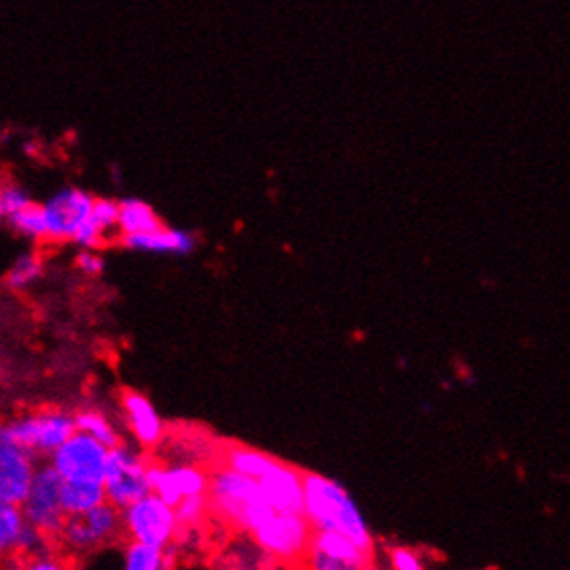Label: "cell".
Here are the masks:
<instances>
[{"label": "cell", "instance_id": "1", "mask_svg": "<svg viewBox=\"0 0 570 570\" xmlns=\"http://www.w3.org/2000/svg\"><path fill=\"white\" fill-rule=\"evenodd\" d=\"M303 515L313 529L342 533L363 552L374 556V536L355 500L339 481L320 473L303 471Z\"/></svg>", "mask_w": 570, "mask_h": 570}, {"label": "cell", "instance_id": "2", "mask_svg": "<svg viewBox=\"0 0 570 570\" xmlns=\"http://www.w3.org/2000/svg\"><path fill=\"white\" fill-rule=\"evenodd\" d=\"M206 498L210 512L247 533H251L274 512L256 479L232 471L225 465L218 471L210 473Z\"/></svg>", "mask_w": 570, "mask_h": 570}, {"label": "cell", "instance_id": "3", "mask_svg": "<svg viewBox=\"0 0 570 570\" xmlns=\"http://www.w3.org/2000/svg\"><path fill=\"white\" fill-rule=\"evenodd\" d=\"M75 432L73 413L65 408H40L0 424V438L17 442L38 456H50Z\"/></svg>", "mask_w": 570, "mask_h": 570}, {"label": "cell", "instance_id": "4", "mask_svg": "<svg viewBox=\"0 0 570 570\" xmlns=\"http://www.w3.org/2000/svg\"><path fill=\"white\" fill-rule=\"evenodd\" d=\"M311 533L313 527L305 515L274 510L249 536L274 562H303L310 550Z\"/></svg>", "mask_w": 570, "mask_h": 570}, {"label": "cell", "instance_id": "5", "mask_svg": "<svg viewBox=\"0 0 570 570\" xmlns=\"http://www.w3.org/2000/svg\"><path fill=\"white\" fill-rule=\"evenodd\" d=\"M121 531V510L111 502H102L83 515L66 517L56 539L66 555L87 556L108 546Z\"/></svg>", "mask_w": 570, "mask_h": 570}, {"label": "cell", "instance_id": "6", "mask_svg": "<svg viewBox=\"0 0 570 570\" xmlns=\"http://www.w3.org/2000/svg\"><path fill=\"white\" fill-rule=\"evenodd\" d=\"M121 522L129 539L147 546L166 548L179 539V522L175 517V508L166 505L154 491L123 508Z\"/></svg>", "mask_w": 570, "mask_h": 570}, {"label": "cell", "instance_id": "7", "mask_svg": "<svg viewBox=\"0 0 570 570\" xmlns=\"http://www.w3.org/2000/svg\"><path fill=\"white\" fill-rule=\"evenodd\" d=\"M147 463L144 456L137 450H133L129 446H125L123 442L116 444L113 448H108V458H106V471H104V494H106V502L116 506L118 510L133 505L135 500L144 498L149 494V484H147Z\"/></svg>", "mask_w": 570, "mask_h": 570}, {"label": "cell", "instance_id": "8", "mask_svg": "<svg viewBox=\"0 0 570 570\" xmlns=\"http://www.w3.org/2000/svg\"><path fill=\"white\" fill-rule=\"evenodd\" d=\"M63 479L61 475L46 465H38L33 475L32 488L25 500L21 502L23 515L33 529H38L44 538L56 539L66 521L65 508L61 500Z\"/></svg>", "mask_w": 570, "mask_h": 570}, {"label": "cell", "instance_id": "9", "mask_svg": "<svg viewBox=\"0 0 570 570\" xmlns=\"http://www.w3.org/2000/svg\"><path fill=\"white\" fill-rule=\"evenodd\" d=\"M108 448L83 432H73L52 455L49 465L63 481H102Z\"/></svg>", "mask_w": 570, "mask_h": 570}, {"label": "cell", "instance_id": "10", "mask_svg": "<svg viewBox=\"0 0 570 570\" xmlns=\"http://www.w3.org/2000/svg\"><path fill=\"white\" fill-rule=\"evenodd\" d=\"M94 196L80 187H61L40 204L46 222V243H71L90 218Z\"/></svg>", "mask_w": 570, "mask_h": 570}, {"label": "cell", "instance_id": "11", "mask_svg": "<svg viewBox=\"0 0 570 570\" xmlns=\"http://www.w3.org/2000/svg\"><path fill=\"white\" fill-rule=\"evenodd\" d=\"M38 456L21 444L0 438V500L21 505L32 488Z\"/></svg>", "mask_w": 570, "mask_h": 570}, {"label": "cell", "instance_id": "12", "mask_svg": "<svg viewBox=\"0 0 570 570\" xmlns=\"http://www.w3.org/2000/svg\"><path fill=\"white\" fill-rule=\"evenodd\" d=\"M147 484L149 489L160 496L166 505H179L185 496H201L208 494L210 475L199 467H163L147 465Z\"/></svg>", "mask_w": 570, "mask_h": 570}, {"label": "cell", "instance_id": "13", "mask_svg": "<svg viewBox=\"0 0 570 570\" xmlns=\"http://www.w3.org/2000/svg\"><path fill=\"white\" fill-rule=\"evenodd\" d=\"M263 498L278 512L303 515V471L289 463L274 460L258 479Z\"/></svg>", "mask_w": 570, "mask_h": 570}, {"label": "cell", "instance_id": "14", "mask_svg": "<svg viewBox=\"0 0 570 570\" xmlns=\"http://www.w3.org/2000/svg\"><path fill=\"white\" fill-rule=\"evenodd\" d=\"M131 436L142 448H156L164 438V424L152 401L142 392L127 391L121 398Z\"/></svg>", "mask_w": 570, "mask_h": 570}, {"label": "cell", "instance_id": "15", "mask_svg": "<svg viewBox=\"0 0 570 570\" xmlns=\"http://www.w3.org/2000/svg\"><path fill=\"white\" fill-rule=\"evenodd\" d=\"M121 243L131 251L142 253H170V256H185L196 249V237L187 230L179 228L160 227L142 235L121 237Z\"/></svg>", "mask_w": 570, "mask_h": 570}, {"label": "cell", "instance_id": "16", "mask_svg": "<svg viewBox=\"0 0 570 570\" xmlns=\"http://www.w3.org/2000/svg\"><path fill=\"white\" fill-rule=\"evenodd\" d=\"M310 548L339 560L346 567V570L374 569V556L363 552L353 539L336 533V531L313 529Z\"/></svg>", "mask_w": 570, "mask_h": 570}, {"label": "cell", "instance_id": "17", "mask_svg": "<svg viewBox=\"0 0 570 570\" xmlns=\"http://www.w3.org/2000/svg\"><path fill=\"white\" fill-rule=\"evenodd\" d=\"M164 227L163 218L144 199L127 197L118 201V235L131 237Z\"/></svg>", "mask_w": 570, "mask_h": 570}, {"label": "cell", "instance_id": "18", "mask_svg": "<svg viewBox=\"0 0 570 570\" xmlns=\"http://www.w3.org/2000/svg\"><path fill=\"white\" fill-rule=\"evenodd\" d=\"M44 270H46V261L40 251L35 249L21 251L4 274V287L13 293H25L42 280Z\"/></svg>", "mask_w": 570, "mask_h": 570}, {"label": "cell", "instance_id": "19", "mask_svg": "<svg viewBox=\"0 0 570 570\" xmlns=\"http://www.w3.org/2000/svg\"><path fill=\"white\" fill-rule=\"evenodd\" d=\"M28 525L30 522L25 519L21 505L0 500V562L19 552V543Z\"/></svg>", "mask_w": 570, "mask_h": 570}, {"label": "cell", "instance_id": "20", "mask_svg": "<svg viewBox=\"0 0 570 570\" xmlns=\"http://www.w3.org/2000/svg\"><path fill=\"white\" fill-rule=\"evenodd\" d=\"M61 500H63L66 517H73L106 502V494L102 481H63Z\"/></svg>", "mask_w": 570, "mask_h": 570}, {"label": "cell", "instance_id": "21", "mask_svg": "<svg viewBox=\"0 0 570 570\" xmlns=\"http://www.w3.org/2000/svg\"><path fill=\"white\" fill-rule=\"evenodd\" d=\"M73 419H75L77 432H83V434L92 436L94 441L102 442L106 448H113L116 444H121V434L104 411L96 407L80 408L73 415Z\"/></svg>", "mask_w": 570, "mask_h": 570}, {"label": "cell", "instance_id": "22", "mask_svg": "<svg viewBox=\"0 0 570 570\" xmlns=\"http://www.w3.org/2000/svg\"><path fill=\"white\" fill-rule=\"evenodd\" d=\"M274 460H277L274 456L266 455V453L249 448V446H228L225 450V467L247 475L256 481L272 467Z\"/></svg>", "mask_w": 570, "mask_h": 570}, {"label": "cell", "instance_id": "23", "mask_svg": "<svg viewBox=\"0 0 570 570\" xmlns=\"http://www.w3.org/2000/svg\"><path fill=\"white\" fill-rule=\"evenodd\" d=\"M9 227L13 228L17 237L30 241V243H46V222L40 204H30L23 210L9 220Z\"/></svg>", "mask_w": 570, "mask_h": 570}, {"label": "cell", "instance_id": "24", "mask_svg": "<svg viewBox=\"0 0 570 570\" xmlns=\"http://www.w3.org/2000/svg\"><path fill=\"white\" fill-rule=\"evenodd\" d=\"M123 567L127 570H166L164 548L129 539L123 552Z\"/></svg>", "mask_w": 570, "mask_h": 570}, {"label": "cell", "instance_id": "25", "mask_svg": "<svg viewBox=\"0 0 570 570\" xmlns=\"http://www.w3.org/2000/svg\"><path fill=\"white\" fill-rule=\"evenodd\" d=\"M32 204L30 191L17 180H0V222H9L19 210Z\"/></svg>", "mask_w": 570, "mask_h": 570}, {"label": "cell", "instance_id": "26", "mask_svg": "<svg viewBox=\"0 0 570 570\" xmlns=\"http://www.w3.org/2000/svg\"><path fill=\"white\" fill-rule=\"evenodd\" d=\"M208 512L210 510H208L206 494H201V496H185L179 505L175 506V517H177V522H179V533L180 531H189V529L199 527Z\"/></svg>", "mask_w": 570, "mask_h": 570}, {"label": "cell", "instance_id": "27", "mask_svg": "<svg viewBox=\"0 0 570 570\" xmlns=\"http://www.w3.org/2000/svg\"><path fill=\"white\" fill-rule=\"evenodd\" d=\"M90 220L104 232V237L118 230V201L111 197H94Z\"/></svg>", "mask_w": 570, "mask_h": 570}, {"label": "cell", "instance_id": "28", "mask_svg": "<svg viewBox=\"0 0 570 570\" xmlns=\"http://www.w3.org/2000/svg\"><path fill=\"white\" fill-rule=\"evenodd\" d=\"M75 268L82 272L83 277L96 278L104 272L106 261L102 258L99 249L82 247L80 253L75 256Z\"/></svg>", "mask_w": 570, "mask_h": 570}, {"label": "cell", "instance_id": "29", "mask_svg": "<svg viewBox=\"0 0 570 570\" xmlns=\"http://www.w3.org/2000/svg\"><path fill=\"white\" fill-rule=\"evenodd\" d=\"M104 241H106L104 232L87 218L82 227H80V230L75 232V237H73L71 243H75L77 247H87V249H99V247L104 245Z\"/></svg>", "mask_w": 570, "mask_h": 570}, {"label": "cell", "instance_id": "30", "mask_svg": "<svg viewBox=\"0 0 570 570\" xmlns=\"http://www.w3.org/2000/svg\"><path fill=\"white\" fill-rule=\"evenodd\" d=\"M28 569L32 570H61L65 569V560L49 548L28 556Z\"/></svg>", "mask_w": 570, "mask_h": 570}, {"label": "cell", "instance_id": "31", "mask_svg": "<svg viewBox=\"0 0 570 570\" xmlns=\"http://www.w3.org/2000/svg\"><path fill=\"white\" fill-rule=\"evenodd\" d=\"M391 567L396 570H422L424 564L419 560V556L415 555L408 548H392Z\"/></svg>", "mask_w": 570, "mask_h": 570}]
</instances>
